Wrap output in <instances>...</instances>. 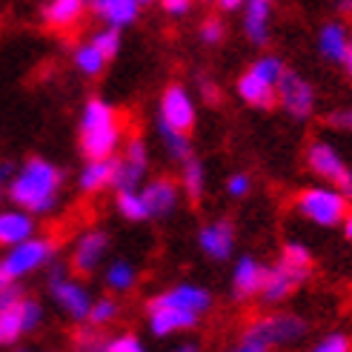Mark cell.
I'll list each match as a JSON object with an SVG mask.
<instances>
[{
	"instance_id": "cell-1",
	"label": "cell",
	"mask_w": 352,
	"mask_h": 352,
	"mask_svg": "<svg viewBox=\"0 0 352 352\" xmlns=\"http://www.w3.org/2000/svg\"><path fill=\"white\" fill-rule=\"evenodd\" d=\"M60 186L63 172L55 164L43 161V157H32L9 181V198L14 201V206L26 209L32 215H46L55 209Z\"/></svg>"
},
{
	"instance_id": "cell-2",
	"label": "cell",
	"mask_w": 352,
	"mask_h": 352,
	"mask_svg": "<svg viewBox=\"0 0 352 352\" xmlns=\"http://www.w3.org/2000/svg\"><path fill=\"white\" fill-rule=\"evenodd\" d=\"M120 144V118L107 100L92 98L80 118V149L89 161L112 157Z\"/></svg>"
},
{
	"instance_id": "cell-3",
	"label": "cell",
	"mask_w": 352,
	"mask_h": 352,
	"mask_svg": "<svg viewBox=\"0 0 352 352\" xmlns=\"http://www.w3.org/2000/svg\"><path fill=\"white\" fill-rule=\"evenodd\" d=\"M309 272H312V252L304 243H287L284 252H280V261L267 270V278H263V287L258 295L267 304H278L287 295H292L295 287H301L309 278Z\"/></svg>"
},
{
	"instance_id": "cell-4",
	"label": "cell",
	"mask_w": 352,
	"mask_h": 352,
	"mask_svg": "<svg viewBox=\"0 0 352 352\" xmlns=\"http://www.w3.org/2000/svg\"><path fill=\"white\" fill-rule=\"evenodd\" d=\"M304 332H307V324L298 315H267V318H258L243 329L238 349L241 352H270L272 346L301 341Z\"/></svg>"
},
{
	"instance_id": "cell-5",
	"label": "cell",
	"mask_w": 352,
	"mask_h": 352,
	"mask_svg": "<svg viewBox=\"0 0 352 352\" xmlns=\"http://www.w3.org/2000/svg\"><path fill=\"white\" fill-rule=\"evenodd\" d=\"M55 243L46 238H26L9 246V255L0 258V284H17L21 278L38 272L52 261Z\"/></svg>"
},
{
	"instance_id": "cell-6",
	"label": "cell",
	"mask_w": 352,
	"mask_h": 352,
	"mask_svg": "<svg viewBox=\"0 0 352 352\" xmlns=\"http://www.w3.org/2000/svg\"><path fill=\"white\" fill-rule=\"evenodd\" d=\"M295 209L318 226H338L349 209V198L336 186H309L295 198Z\"/></svg>"
},
{
	"instance_id": "cell-7",
	"label": "cell",
	"mask_w": 352,
	"mask_h": 352,
	"mask_svg": "<svg viewBox=\"0 0 352 352\" xmlns=\"http://www.w3.org/2000/svg\"><path fill=\"white\" fill-rule=\"evenodd\" d=\"M49 292H52V298L58 301V307H60L72 321H86V318H89L92 295L86 292L83 284H78V280H72V278H66L63 267H55V270H52Z\"/></svg>"
},
{
	"instance_id": "cell-8",
	"label": "cell",
	"mask_w": 352,
	"mask_h": 352,
	"mask_svg": "<svg viewBox=\"0 0 352 352\" xmlns=\"http://www.w3.org/2000/svg\"><path fill=\"white\" fill-rule=\"evenodd\" d=\"M275 92H278V103L295 120H307L312 115V109H315V92H312V86L298 72H289V69H287V72L280 75Z\"/></svg>"
},
{
	"instance_id": "cell-9",
	"label": "cell",
	"mask_w": 352,
	"mask_h": 352,
	"mask_svg": "<svg viewBox=\"0 0 352 352\" xmlns=\"http://www.w3.org/2000/svg\"><path fill=\"white\" fill-rule=\"evenodd\" d=\"M201 315L192 312V309H184V307H175V304H166L161 298H152L149 301V327L157 338H166V336H175V332H184V329H192L198 327Z\"/></svg>"
},
{
	"instance_id": "cell-10",
	"label": "cell",
	"mask_w": 352,
	"mask_h": 352,
	"mask_svg": "<svg viewBox=\"0 0 352 352\" xmlns=\"http://www.w3.org/2000/svg\"><path fill=\"white\" fill-rule=\"evenodd\" d=\"M195 103H192V95L184 89V86H169V89L161 95V123L178 129V132H192L195 126Z\"/></svg>"
},
{
	"instance_id": "cell-11",
	"label": "cell",
	"mask_w": 352,
	"mask_h": 352,
	"mask_svg": "<svg viewBox=\"0 0 352 352\" xmlns=\"http://www.w3.org/2000/svg\"><path fill=\"white\" fill-rule=\"evenodd\" d=\"M307 164H309V169L318 175L321 181H327L332 186H338L346 178V172H349V166H346V161L341 157V152L332 146V144H327V140H315V144H309Z\"/></svg>"
},
{
	"instance_id": "cell-12",
	"label": "cell",
	"mask_w": 352,
	"mask_h": 352,
	"mask_svg": "<svg viewBox=\"0 0 352 352\" xmlns=\"http://www.w3.org/2000/svg\"><path fill=\"white\" fill-rule=\"evenodd\" d=\"M109 252V235L103 230H92V232H83L80 241L75 243V252H72V270L78 275H92L100 261L107 258Z\"/></svg>"
},
{
	"instance_id": "cell-13",
	"label": "cell",
	"mask_w": 352,
	"mask_h": 352,
	"mask_svg": "<svg viewBox=\"0 0 352 352\" xmlns=\"http://www.w3.org/2000/svg\"><path fill=\"white\" fill-rule=\"evenodd\" d=\"M198 243H201V250L209 255V258H215V261H226L232 255L235 250V230H232V223L230 221H212V223H206L201 235H198Z\"/></svg>"
},
{
	"instance_id": "cell-14",
	"label": "cell",
	"mask_w": 352,
	"mask_h": 352,
	"mask_svg": "<svg viewBox=\"0 0 352 352\" xmlns=\"http://www.w3.org/2000/svg\"><path fill=\"white\" fill-rule=\"evenodd\" d=\"M140 195H144V201H146L149 218H166V215L175 212V206H178L181 192L169 178H157V181H149Z\"/></svg>"
},
{
	"instance_id": "cell-15",
	"label": "cell",
	"mask_w": 352,
	"mask_h": 352,
	"mask_svg": "<svg viewBox=\"0 0 352 352\" xmlns=\"http://www.w3.org/2000/svg\"><path fill=\"white\" fill-rule=\"evenodd\" d=\"M263 278H267V267L258 263L255 258H241L235 263V272H232V289H235V298H252L261 292L263 287Z\"/></svg>"
},
{
	"instance_id": "cell-16",
	"label": "cell",
	"mask_w": 352,
	"mask_h": 352,
	"mask_svg": "<svg viewBox=\"0 0 352 352\" xmlns=\"http://www.w3.org/2000/svg\"><path fill=\"white\" fill-rule=\"evenodd\" d=\"M275 0H246V12H243V29L246 38L255 46H263L270 41V14H272Z\"/></svg>"
},
{
	"instance_id": "cell-17",
	"label": "cell",
	"mask_w": 352,
	"mask_h": 352,
	"mask_svg": "<svg viewBox=\"0 0 352 352\" xmlns=\"http://www.w3.org/2000/svg\"><path fill=\"white\" fill-rule=\"evenodd\" d=\"M83 12L86 0H49L43 9V21L58 32H69L83 21Z\"/></svg>"
},
{
	"instance_id": "cell-18",
	"label": "cell",
	"mask_w": 352,
	"mask_h": 352,
	"mask_svg": "<svg viewBox=\"0 0 352 352\" xmlns=\"http://www.w3.org/2000/svg\"><path fill=\"white\" fill-rule=\"evenodd\" d=\"M34 232V218L26 209H6L0 212V246H14Z\"/></svg>"
},
{
	"instance_id": "cell-19",
	"label": "cell",
	"mask_w": 352,
	"mask_h": 352,
	"mask_svg": "<svg viewBox=\"0 0 352 352\" xmlns=\"http://www.w3.org/2000/svg\"><path fill=\"white\" fill-rule=\"evenodd\" d=\"M238 95H241V100H246L250 107H258V109H272L275 103H278L275 86L267 83V80H261L255 72L241 75V80H238Z\"/></svg>"
},
{
	"instance_id": "cell-20",
	"label": "cell",
	"mask_w": 352,
	"mask_h": 352,
	"mask_svg": "<svg viewBox=\"0 0 352 352\" xmlns=\"http://www.w3.org/2000/svg\"><path fill=\"white\" fill-rule=\"evenodd\" d=\"M115 166H118V157H98V161H89L83 166L78 186L80 192H100L115 184Z\"/></svg>"
},
{
	"instance_id": "cell-21",
	"label": "cell",
	"mask_w": 352,
	"mask_h": 352,
	"mask_svg": "<svg viewBox=\"0 0 352 352\" xmlns=\"http://www.w3.org/2000/svg\"><path fill=\"white\" fill-rule=\"evenodd\" d=\"M161 301L166 304H175V307H184V309H192L204 315L209 307H212V295H209L204 287H195V284H181V287H172L169 292L157 295Z\"/></svg>"
},
{
	"instance_id": "cell-22",
	"label": "cell",
	"mask_w": 352,
	"mask_h": 352,
	"mask_svg": "<svg viewBox=\"0 0 352 352\" xmlns=\"http://www.w3.org/2000/svg\"><path fill=\"white\" fill-rule=\"evenodd\" d=\"M346 46H349V34H346V26L338 23V21H329L321 26V34H318V49L321 55L332 63H344L346 58Z\"/></svg>"
},
{
	"instance_id": "cell-23",
	"label": "cell",
	"mask_w": 352,
	"mask_h": 352,
	"mask_svg": "<svg viewBox=\"0 0 352 352\" xmlns=\"http://www.w3.org/2000/svg\"><path fill=\"white\" fill-rule=\"evenodd\" d=\"M95 9L98 14L107 21V26H115V29H123L138 21V9L140 3L138 0H95Z\"/></svg>"
},
{
	"instance_id": "cell-24",
	"label": "cell",
	"mask_w": 352,
	"mask_h": 352,
	"mask_svg": "<svg viewBox=\"0 0 352 352\" xmlns=\"http://www.w3.org/2000/svg\"><path fill=\"white\" fill-rule=\"evenodd\" d=\"M23 332V298L12 304H0V344H14Z\"/></svg>"
},
{
	"instance_id": "cell-25",
	"label": "cell",
	"mask_w": 352,
	"mask_h": 352,
	"mask_svg": "<svg viewBox=\"0 0 352 352\" xmlns=\"http://www.w3.org/2000/svg\"><path fill=\"white\" fill-rule=\"evenodd\" d=\"M181 184H184V192L189 201H201L204 195V186H206V172H204V164L195 161V157H186L184 161V169H181Z\"/></svg>"
},
{
	"instance_id": "cell-26",
	"label": "cell",
	"mask_w": 352,
	"mask_h": 352,
	"mask_svg": "<svg viewBox=\"0 0 352 352\" xmlns=\"http://www.w3.org/2000/svg\"><path fill=\"white\" fill-rule=\"evenodd\" d=\"M107 63H109V58L103 55V52H100L92 41L83 43V46H78V52H75V66L80 69L86 78H98L103 69H107Z\"/></svg>"
},
{
	"instance_id": "cell-27",
	"label": "cell",
	"mask_w": 352,
	"mask_h": 352,
	"mask_svg": "<svg viewBox=\"0 0 352 352\" xmlns=\"http://www.w3.org/2000/svg\"><path fill=\"white\" fill-rule=\"evenodd\" d=\"M138 284V270L129 261H112L107 267V287L112 292H129Z\"/></svg>"
},
{
	"instance_id": "cell-28",
	"label": "cell",
	"mask_w": 352,
	"mask_h": 352,
	"mask_svg": "<svg viewBox=\"0 0 352 352\" xmlns=\"http://www.w3.org/2000/svg\"><path fill=\"white\" fill-rule=\"evenodd\" d=\"M118 209L126 221H146L149 218L146 201L138 189H118Z\"/></svg>"
},
{
	"instance_id": "cell-29",
	"label": "cell",
	"mask_w": 352,
	"mask_h": 352,
	"mask_svg": "<svg viewBox=\"0 0 352 352\" xmlns=\"http://www.w3.org/2000/svg\"><path fill=\"white\" fill-rule=\"evenodd\" d=\"M146 178V166L144 164H135L129 157H118V166H115V184L118 189H138Z\"/></svg>"
},
{
	"instance_id": "cell-30",
	"label": "cell",
	"mask_w": 352,
	"mask_h": 352,
	"mask_svg": "<svg viewBox=\"0 0 352 352\" xmlns=\"http://www.w3.org/2000/svg\"><path fill=\"white\" fill-rule=\"evenodd\" d=\"M157 132H161L164 144H166V149H169V155L175 157V161L184 164L186 157L192 155V144H189V135L186 132L172 129V126H166V123H161V120H157Z\"/></svg>"
},
{
	"instance_id": "cell-31",
	"label": "cell",
	"mask_w": 352,
	"mask_h": 352,
	"mask_svg": "<svg viewBox=\"0 0 352 352\" xmlns=\"http://www.w3.org/2000/svg\"><path fill=\"white\" fill-rule=\"evenodd\" d=\"M250 72H255L261 80H267V83L278 86L280 75L287 72V66L280 63V58H275V55H263V58H258V60L252 63V69H250Z\"/></svg>"
},
{
	"instance_id": "cell-32",
	"label": "cell",
	"mask_w": 352,
	"mask_h": 352,
	"mask_svg": "<svg viewBox=\"0 0 352 352\" xmlns=\"http://www.w3.org/2000/svg\"><path fill=\"white\" fill-rule=\"evenodd\" d=\"M120 307L112 301V298H98V301H92V309H89V327H107L118 318Z\"/></svg>"
},
{
	"instance_id": "cell-33",
	"label": "cell",
	"mask_w": 352,
	"mask_h": 352,
	"mask_svg": "<svg viewBox=\"0 0 352 352\" xmlns=\"http://www.w3.org/2000/svg\"><path fill=\"white\" fill-rule=\"evenodd\" d=\"M92 43L107 55L109 60L118 55V49H120V34H118V29L115 26H109V29H100V32H95L92 34Z\"/></svg>"
},
{
	"instance_id": "cell-34",
	"label": "cell",
	"mask_w": 352,
	"mask_h": 352,
	"mask_svg": "<svg viewBox=\"0 0 352 352\" xmlns=\"http://www.w3.org/2000/svg\"><path fill=\"white\" fill-rule=\"evenodd\" d=\"M312 349L315 352H349L352 341H349V336H344V332H329V336H324Z\"/></svg>"
},
{
	"instance_id": "cell-35",
	"label": "cell",
	"mask_w": 352,
	"mask_h": 352,
	"mask_svg": "<svg viewBox=\"0 0 352 352\" xmlns=\"http://www.w3.org/2000/svg\"><path fill=\"white\" fill-rule=\"evenodd\" d=\"M103 349L107 352H140L144 346H140V341L135 336H118V338L103 341Z\"/></svg>"
},
{
	"instance_id": "cell-36",
	"label": "cell",
	"mask_w": 352,
	"mask_h": 352,
	"mask_svg": "<svg viewBox=\"0 0 352 352\" xmlns=\"http://www.w3.org/2000/svg\"><path fill=\"white\" fill-rule=\"evenodd\" d=\"M250 189H252V181H250V175H232L230 181H226V192H230V198H243V195H250Z\"/></svg>"
},
{
	"instance_id": "cell-37",
	"label": "cell",
	"mask_w": 352,
	"mask_h": 352,
	"mask_svg": "<svg viewBox=\"0 0 352 352\" xmlns=\"http://www.w3.org/2000/svg\"><path fill=\"white\" fill-rule=\"evenodd\" d=\"M41 318H43L41 304H38V301H29V298H23V327H26V332H32L34 327H38Z\"/></svg>"
},
{
	"instance_id": "cell-38",
	"label": "cell",
	"mask_w": 352,
	"mask_h": 352,
	"mask_svg": "<svg viewBox=\"0 0 352 352\" xmlns=\"http://www.w3.org/2000/svg\"><path fill=\"white\" fill-rule=\"evenodd\" d=\"M123 157H129V161H135V164L149 166V155H146V146H144V140H140V138H132V140H129Z\"/></svg>"
},
{
	"instance_id": "cell-39",
	"label": "cell",
	"mask_w": 352,
	"mask_h": 352,
	"mask_svg": "<svg viewBox=\"0 0 352 352\" xmlns=\"http://www.w3.org/2000/svg\"><path fill=\"white\" fill-rule=\"evenodd\" d=\"M201 41L209 43V46L221 43V41H223V23H221V21H206V23L201 26Z\"/></svg>"
},
{
	"instance_id": "cell-40",
	"label": "cell",
	"mask_w": 352,
	"mask_h": 352,
	"mask_svg": "<svg viewBox=\"0 0 352 352\" xmlns=\"http://www.w3.org/2000/svg\"><path fill=\"white\" fill-rule=\"evenodd\" d=\"M327 123H329V126H336V129H352V109H346V112H332V115L327 118Z\"/></svg>"
},
{
	"instance_id": "cell-41",
	"label": "cell",
	"mask_w": 352,
	"mask_h": 352,
	"mask_svg": "<svg viewBox=\"0 0 352 352\" xmlns=\"http://www.w3.org/2000/svg\"><path fill=\"white\" fill-rule=\"evenodd\" d=\"M98 344H100V338L95 336L92 329H83V332H78V346H80V349H95Z\"/></svg>"
},
{
	"instance_id": "cell-42",
	"label": "cell",
	"mask_w": 352,
	"mask_h": 352,
	"mask_svg": "<svg viewBox=\"0 0 352 352\" xmlns=\"http://www.w3.org/2000/svg\"><path fill=\"white\" fill-rule=\"evenodd\" d=\"M189 6H192V0H164V9L169 14H184Z\"/></svg>"
},
{
	"instance_id": "cell-43",
	"label": "cell",
	"mask_w": 352,
	"mask_h": 352,
	"mask_svg": "<svg viewBox=\"0 0 352 352\" xmlns=\"http://www.w3.org/2000/svg\"><path fill=\"white\" fill-rule=\"evenodd\" d=\"M201 92H204V98H206L209 103H215V100H218V95H221V92H218V86H215V83H209V80H204V83H201Z\"/></svg>"
},
{
	"instance_id": "cell-44",
	"label": "cell",
	"mask_w": 352,
	"mask_h": 352,
	"mask_svg": "<svg viewBox=\"0 0 352 352\" xmlns=\"http://www.w3.org/2000/svg\"><path fill=\"white\" fill-rule=\"evenodd\" d=\"M338 189H341V192H344V195H346V198L352 201V169L346 172V178H344V181L338 184Z\"/></svg>"
},
{
	"instance_id": "cell-45",
	"label": "cell",
	"mask_w": 352,
	"mask_h": 352,
	"mask_svg": "<svg viewBox=\"0 0 352 352\" xmlns=\"http://www.w3.org/2000/svg\"><path fill=\"white\" fill-rule=\"evenodd\" d=\"M341 223H344V235L352 241V206L346 209V215H344V221H341Z\"/></svg>"
},
{
	"instance_id": "cell-46",
	"label": "cell",
	"mask_w": 352,
	"mask_h": 352,
	"mask_svg": "<svg viewBox=\"0 0 352 352\" xmlns=\"http://www.w3.org/2000/svg\"><path fill=\"white\" fill-rule=\"evenodd\" d=\"M218 3H221V9H226V12H232V9H241V6L246 3V0H218Z\"/></svg>"
},
{
	"instance_id": "cell-47",
	"label": "cell",
	"mask_w": 352,
	"mask_h": 352,
	"mask_svg": "<svg viewBox=\"0 0 352 352\" xmlns=\"http://www.w3.org/2000/svg\"><path fill=\"white\" fill-rule=\"evenodd\" d=\"M9 178H12L9 164H0V186H6V184H9Z\"/></svg>"
},
{
	"instance_id": "cell-48",
	"label": "cell",
	"mask_w": 352,
	"mask_h": 352,
	"mask_svg": "<svg viewBox=\"0 0 352 352\" xmlns=\"http://www.w3.org/2000/svg\"><path fill=\"white\" fill-rule=\"evenodd\" d=\"M344 66H346V75L352 78V38H349V46H346V58H344Z\"/></svg>"
},
{
	"instance_id": "cell-49",
	"label": "cell",
	"mask_w": 352,
	"mask_h": 352,
	"mask_svg": "<svg viewBox=\"0 0 352 352\" xmlns=\"http://www.w3.org/2000/svg\"><path fill=\"white\" fill-rule=\"evenodd\" d=\"M338 9H341L344 14H352V0H338Z\"/></svg>"
},
{
	"instance_id": "cell-50",
	"label": "cell",
	"mask_w": 352,
	"mask_h": 352,
	"mask_svg": "<svg viewBox=\"0 0 352 352\" xmlns=\"http://www.w3.org/2000/svg\"><path fill=\"white\" fill-rule=\"evenodd\" d=\"M138 3H140V6H146V3H155V0H138Z\"/></svg>"
}]
</instances>
